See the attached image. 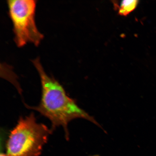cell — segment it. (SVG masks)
I'll return each instance as SVG.
<instances>
[{"label":"cell","instance_id":"cell-6","mask_svg":"<svg viewBox=\"0 0 156 156\" xmlns=\"http://www.w3.org/2000/svg\"><path fill=\"white\" fill-rule=\"evenodd\" d=\"M0 156H7V155L6 154L1 153Z\"/></svg>","mask_w":156,"mask_h":156},{"label":"cell","instance_id":"cell-7","mask_svg":"<svg viewBox=\"0 0 156 156\" xmlns=\"http://www.w3.org/2000/svg\"><path fill=\"white\" fill-rule=\"evenodd\" d=\"M100 156L99 155L96 154V155H90V156Z\"/></svg>","mask_w":156,"mask_h":156},{"label":"cell","instance_id":"cell-4","mask_svg":"<svg viewBox=\"0 0 156 156\" xmlns=\"http://www.w3.org/2000/svg\"><path fill=\"white\" fill-rule=\"evenodd\" d=\"M1 76L3 79L7 80L14 85L20 94H22V89L21 88L16 75L12 69V67L6 64H1Z\"/></svg>","mask_w":156,"mask_h":156},{"label":"cell","instance_id":"cell-5","mask_svg":"<svg viewBox=\"0 0 156 156\" xmlns=\"http://www.w3.org/2000/svg\"><path fill=\"white\" fill-rule=\"evenodd\" d=\"M138 2L139 1L136 0L123 1L121 2L119 5L115 3V6L118 9L119 14L126 16L135 9Z\"/></svg>","mask_w":156,"mask_h":156},{"label":"cell","instance_id":"cell-2","mask_svg":"<svg viewBox=\"0 0 156 156\" xmlns=\"http://www.w3.org/2000/svg\"><path fill=\"white\" fill-rule=\"evenodd\" d=\"M52 131L37 121L34 113L21 117L6 144L7 156H39Z\"/></svg>","mask_w":156,"mask_h":156},{"label":"cell","instance_id":"cell-3","mask_svg":"<svg viewBox=\"0 0 156 156\" xmlns=\"http://www.w3.org/2000/svg\"><path fill=\"white\" fill-rule=\"evenodd\" d=\"M7 4L17 46L21 48L31 43L38 46L44 36L38 30L35 21L37 1L9 0Z\"/></svg>","mask_w":156,"mask_h":156},{"label":"cell","instance_id":"cell-1","mask_svg":"<svg viewBox=\"0 0 156 156\" xmlns=\"http://www.w3.org/2000/svg\"><path fill=\"white\" fill-rule=\"evenodd\" d=\"M32 62L40 76L41 97L37 106L31 107L25 105L27 108L37 111L48 119L51 123L52 131L58 127H63L67 140L69 136L68 124L75 119H85L101 127L92 117L80 108L75 101L68 96L57 80L46 73L40 58L32 60Z\"/></svg>","mask_w":156,"mask_h":156}]
</instances>
